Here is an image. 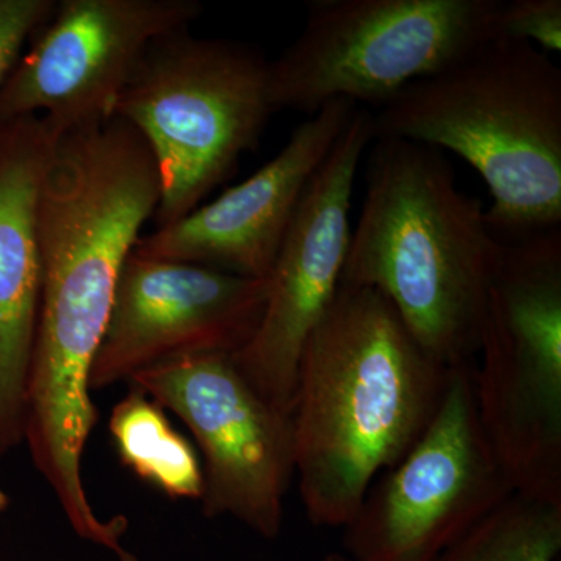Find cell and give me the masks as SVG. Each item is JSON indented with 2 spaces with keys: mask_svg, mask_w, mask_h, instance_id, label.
<instances>
[{
  "mask_svg": "<svg viewBox=\"0 0 561 561\" xmlns=\"http://www.w3.org/2000/svg\"><path fill=\"white\" fill-rule=\"evenodd\" d=\"M472 367L449 368L426 430L343 527V552L354 561H434L515 493L479 420Z\"/></svg>",
  "mask_w": 561,
  "mask_h": 561,
  "instance_id": "8",
  "label": "cell"
},
{
  "mask_svg": "<svg viewBox=\"0 0 561 561\" xmlns=\"http://www.w3.org/2000/svg\"><path fill=\"white\" fill-rule=\"evenodd\" d=\"M110 432L122 463L173 500L203 494V470L190 442L173 430L164 409L138 389L114 405Z\"/></svg>",
  "mask_w": 561,
  "mask_h": 561,
  "instance_id": "15",
  "label": "cell"
},
{
  "mask_svg": "<svg viewBox=\"0 0 561 561\" xmlns=\"http://www.w3.org/2000/svg\"><path fill=\"white\" fill-rule=\"evenodd\" d=\"M60 136L41 116L0 122V459L24 442L41 300V187Z\"/></svg>",
  "mask_w": 561,
  "mask_h": 561,
  "instance_id": "14",
  "label": "cell"
},
{
  "mask_svg": "<svg viewBox=\"0 0 561 561\" xmlns=\"http://www.w3.org/2000/svg\"><path fill=\"white\" fill-rule=\"evenodd\" d=\"M448 373L379 291L342 283L302 350L291 411L295 476L313 526L351 522L431 423Z\"/></svg>",
  "mask_w": 561,
  "mask_h": 561,
  "instance_id": "2",
  "label": "cell"
},
{
  "mask_svg": "<svg viewBox=\"0 0 561 561\" xmlns=\"http://www.w3.org/2000/svg\"><path fill=\"white\" fill-rule=\"evenodd\" d=\"M478 356L476 409L513 490L561 502V228L504 242Z\"/></svg>",
  "mask_w": 561,
  "mask_h": 561,
  "instance_id": "6",
  "label": "cell"
},
{
  "mask_svg": "<svg viewBox=\"0 0 561 561\" xmlns=\"http://www.w3.org/2000/svg\"><path fill=\"white\" fill-rule=\"evenodd\" d=\"M357 108L335 101L309 116L260 171L175 224L140 236L136 253L268 279L306 187Z\"/></svg>",
  "mask_w": 561,
  "mask_h": 561,
  "instance_id": "13",
  "label": "cell"
},
{
  "mask_svg": "<svg viewBox=\"0 0 561 561\" xmlns=\"http://www.w3.org/2000/svg\"><path fill=\"white\" fill-rule=\"evenodd\" d=\"M561 502L512 493L434 561H559Z\"/></svg>",
  "mask_w": 561,
  "mask_h": 561,
  "instance_id": "16",
  "label": "cell"
},
{
  "mask_svg": "<svg viewBox=\"0 0 561 561\" xmlns=\"http://www.w3.org/2000/svg\"><path fill=\"white\" fill-rule=\"evenodd\" d=\"M323 561H354L351 557L346 556L345 552H330L324 556Z\"/></svg>",
  "mask_w": 561,
  "mask_h": 561,
  "instance_id": "19",
  "label": "cell"
},
{
  "mask_svg": "<svg viewBox=\"0 0 561 561\" xmlns=\"http://www.w3.org/2000/svg\"><path fill=\"white\" fill-rule=\"evenodd\" d=\"M54 0H0V87L21 57L22 47L54 13Z\"/></svg>",
  "mask_w": 561,
  "mask_h": 561,
  "instance_id": "18",
  "label": "cell"
},
{
  "mask_svg": "<svg viewBox=\"0 0 561 561\" xmlns=\"http://www.w3.org/2000/svg\"><path fill=\"white\" fill-rule=\"evenodd\" d=\"M371 142V113L359 106L306 187L268 276L260 327L232 354L254 390L289 416L302 350L342 286L354 184Z\"/></svg>",
  "mask_w": 561,
  "mask_h": 561,
  "instance_id": "10",
  "label": "cell"
},
{
  "mask_svg": "<svg viewBox=\"0 0 561 561\" xmlns=\"http://www.w3.org/2000/svg\"><path fill=\"white\" fill-rule=\"evenodd\" d=\"M496 36L531 44L545 54H559L561 0H502Z\"/></svg>",
  "mask_w": 561,
  "mask_h": 561,
  "instance_id": "17",
  "label": "cell"
},
{
  "mask_svg": "<svg viewBox=\"0 0 561 561\" xmlns=\"http://www.w3.org/2000/svg\"><path fill=\"white\" fill-rule=\"evenodd\" d=\"M268 279L131 251L119 276L105 334L91 368V390L195 354H236L253 337Z\"/></svg>",
  "mask_w": 561,
  "mask_h": 561,
  "instance_id": "12",
  "label": "cell"
},
{
  "mask_svg": "<svg viewBox=\"0 0 561 561\" xmlns=\"http://www.w3.org/2000/svg\"><path fill=\"white\" fill-rule=\"evenodd\" d=\"M342 283L379 291L445 367L474 364L502 249L443 151L373 139Z\"/></svg>",
  "mask_w": 561,
  "mask_h": 561,
  "instance_id": "3",
  "label": "cell"
},
{
  "mask_svg": "<svg viewBox=\"0 0 561 561\" xmlns=\"http://www.w3.org/2000/svg\"><path fill=\"white\" fill-rule=\"evenodd\" d=\"M502 0H313L305 27L271 61L276 111L331 102L381 108L413 81L496 36Z\"/></svg>",
  "mask_w": 561,
  "mask_h": 561,
  "instance_id": "7",
  "label": "cell"
},
{
  "mask_svg": "<svg viewBox=\"0 0 561 561\" xmlns=\"http://www.w3.org/2000/svg\"><path fill=\"white\" fill-rule=\"evenodd\" d=\"M271 60L190 28L154 39L117 99L114 117L146 140L161 181L154 221L197 209L257 142L272 114Z\"/></svg>",
  "mask_w": 561,
  "mask_h": 561,
  "instance_id": "5",
  "label": "cell"
},
{
  "mask_svg": "<svg viewBox=\"0 0 561 561\" xmlns=\"http://www.w3.org/2000/svg\"><path fill=\"white\" fill-rule=\"evenodd\" d=\"M9 507V496H7L5 490L0 485V513H3Z\"/></svg>",
  "mask_w": 561,
  "mask_h": 561,
  "instance_id": "20",
  "label": "cell"
},
{
  "mask_svg": "<svg viewBox=\"0 0 561 561\" xmlns=\"http://www.w3.org/2000/svg\"><path fill=\"white\" fill-rule=\"evenodd\" d=\"M373 139L412 140L467 161L489 187L501 242L561 228V69L494 36L371 114Z\"/></svg>",
  "mask_w": 561,
  "mask_h": 561,
  "instance_id": "4",
  "label": "cell"
},
{
  "mask_svg": "<svg viewBox=\"0 0 561 561\" xmlns=\"http://www.w3.org/2000/svg\"><path fill=\"white\" fill-rule=\"evenodd\" d=\"M133 389L179 416L203 454V512L230 516L275 540L295 476L291 416L247 381L232 354L209 353L154 365Z\"/></svg>",
  "mask_w": 561,
  "mask_h": 561,
  "instance_id": "9",
  "label": "cell"
},
{
  "mask_svg": "<svg viewBox=\"0 0 561 561\" xmlns=\"http://www.w3.org/2000/svg\"><path fill=\"white\" fill-rule=\"evenodd\" d=\"M160 197L153 154L117 117L60 136L41 187V300L24 442L70 527L92 545L108 540L113 526L83 481L98 423L91 368L122 268Z\"/></svg>",
  "mask_w": 561,
  "mask_h": 561,
  "instance_id": "1",
  "label": "cell"
},
{
  "mask_svg": "<svg viewBox=\"0 0 561 561\" xmlns=\"http://www.w3.org/2000/svg\"><path fill=\"white\" fill-rule=\"evenodd\" d=\"M195 0H62L0 87V122L41 116L58 136L113 119L154 39L190 28Z\"/></svg>",
  "mask_w": 561,
  "mask_h": 561,
  "instance_id": "11",
  "label": "cell"
}]
</instances>
